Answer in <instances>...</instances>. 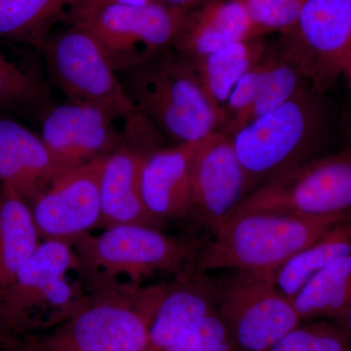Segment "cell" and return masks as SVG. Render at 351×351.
<instances>
[{"label": "cell", "instance_id": "6", "mask_svg": "<svg viewBox=\"0 0 351 351\" xmlns=\"http://www.w3.org/2000/svg\"><path fill=\"white\" fill-rule=\"evenodd\" d=\"M154 288L101 289L45 337L51 351H149Z\"/></svg>", "mask_w": 351, "mask_h": 351}, {"label": "cell", "instance_id": "24", "mask_svg": "<svg viewBox=\"0 0 351 351\" xmlns=\"http://www.w3.org/2000/svg\"><path fill=\"white\" fill-rule=\"evenodd\" d=\"M350 253L351 218L332 226L289 260L274 274V281L284 294L293 300L320 270Z\"/></svg>", "mask_w": 351, "mask_h": 351}, {"label": "cell", "instance_id": "11", "mask_svg": "<svg viewBox=\"0 0 351 351\" xmlns=\"http://www.w3.org/2000/svg\"><path fill=\"white\" fill-rule=\"evenodd\" d=\"M279 52L299 69L317 94L345 75L351 46V0H307L282 34Z\"/></svg>", "mask_w": 351, "mask_h": 351}, {"label": "cell", "instance_id": "19", "mask_svg": "<svg viewBox=\"0 0 351 351\" xmlns=\"http://www.w3.org/2000/svg\"><path fill=\"white\" fill-rule=\"evenodd\" d=\"M256 38L245 0H206L186 13L173 48L195 61L230 44Z\"/></svg>", "mask_w": 351, "mask_h": 351}, {"label": "cell", "instance_id": "4", "mask_svg": "<svg viewBox=\"0 0 351 351\" xmlns=\"http://www.w3.org/2000/svg\"><path fill=\"white\" fill-rule=\"evenodd\" d=\"M80 263L73 246L44 240L14 279L0 301V320L15 338L61 326L77 313L89 297L80 281L69 278Z\"/></svg>", "mask_w": 351, "mask_h": 351}, {"label": "cell", "instance_id": "34", "mask_svg": "<svg viewBox=\"0 0 351 351\" xmlns=\"http://www.w3.org/2000/svg\"><path fill=\"white\" fill-rule=\"evenodd\" d=\"M17 338L11 336L8 332L6 331L5 328L2 325L1 320H0V346L10 345L14 341H17Z\"/></svg>", "mask_w": 351, "mask_h": 351}, {"label": "cell", "instance_id": "28", "mask_svg": "<svg viewBox=\"0 0 351 351\" xmlns=\"http://www.w3.org/2000/svg\"><path fill=\"white\" fill-rule=\"evenodd\" d=\"M307 0H245L257 38L288 32L299 18Z\"/></svg>", "mask_w": 351, "mask_h": 351}, {"label": "cell", "instance_id": "25", "mask_svg": "<svg viewBox=\"0 0 351 351\" xmlns=\"http://www.w3.org/2000/svg\"><path fill=\"white\" fill-rule=\"evenodd\" d=\"M51 105L46 83L0 51V112L40 119Z\"/></svg>", "mask_w": 351, "mask_h": 351}, {"label": "cell", "instance_id": "5", "mask_svg": "<svg viewBox=\"0 0 351 351\" xmlns=\"http://www.w3.org/2000/svg\"><path fill=\"white\" fill-rule=\"evenodd\" d=\"M319 96L307 85L287 103L230 136L246 175L249 195L314 158L325 126Z\"/></svg>", "mask_w": 351, "mask_h": 351}, {"label": "cell", "instance_id": "2", "mask_svg": "<svg viewBox=\"0 0 351 351\" xmlns=\"http://www.w3.org/2000/svg\"><path fill=\"white\" fill-rule=\"evenodd\" d=\"M351 215L311 217L283 212L234 214L201 249L196 269L274 274Z\"/></svg>", "mask_w": 351, "mask_h": 351}, {"label": "cell", "instance_id": "21", "mask_svg": "<svg viewBox=\"0 0 351 351\" xmlns=\"http://www.w3.org/2000/svg\"><path fill=\"white\" fill-rule=\"evenodd\" d=\"M84 0H0V39L39 49L60 21L71 24Z\"/></svg>", "mask_w": 351, "mask_h": 351}, {"label": "cell", "instance_id": "13", "mask_svg": "<svg viewBox=\"0 0 351 351\" xmlns=\"http://www.w3.org/2000/svg\"><path fill=\"white\" fill-rule=\"evenodd\" d=\"M248 195L232 137L218 130L200 141L193 163V216L215 233Z\"/></svg>", "mask_w": 351, "mask_h": 351}, {"label": "cell", "instance_id": "30", "mask_svg": "<svg viewBox=\"0 0 351 351\" xmlns=\"http://www.w3.org/2000/svg\"><path fill=\"white\" fill-rule=\"evenodd\" d=\"M161 1V0H84L82 5L77 9L71 24L75 23L82 16L93 12L98 9L108 6H142L152 2Z\"/></svg>", "mask_w": 351, "mask_h": 351}, {"label": "cell", "instance_id": "20", "mask_svg": "<svg viewBox=\"0 0 351 351\" xmlns=\"http://www.w3.org/2000/svg\"><path fill=\"white\" fill-rule=\"evenodd\" d=\"M40 239L31 205L12 189L0 186V301Z\"/></svg>", "mask_w": 351, "mask_h": 351}, {"label": "cell", "instance_id": "29", "mask_svg": "<svg viewBox=\"0 0 351 351\" xmlns=\"http://www.w3.org/2000/svg\"><path fill=\"white\" fill-rule=\"evenodd\" d=\"M165 351H235L228 325L218 308L203 318Z\"/></svg>", "mask_w": 351, "mask_h": 351}, {"label": "cell", "instance_id": "35", "mask_svg": "<svg viewBox=\"0 0 351 351\" xmlns=\"http://www.w3.org/2000/svg\"><path fill=\"white\" fill-rule=\"evenodd\" d=\"M343 76H346V80H348V87H350V97H351V46H350V55H348V64H346L345 75H343Z\"/></svg>", "mask_w": 351, "mask_h": 351}, {"label": "cell", "instance_id": "17", "mask_svg": "<svg viewBox=\"0 0 351 351\" xmlns=\"http://www.w3.org/2000/svg\"><path fill=\"white\" fill-rule=\"evenodd\" d=\"M5 113L0 112V184L31 205L68 171L40 135Z\"/></svg>", "mask_w": 351, "mask_h": 351}, {"label": "cell", "instance_id": "32", "mask_svg": "<svg viewBox=\"0 0 351 351\" xmlns=\"http://www.w3.org/2000/svg\"><path fill=\"white\" fill-rule=\"evenodd\" d=\"M161 1L169 4L171 6H174L176 8L181 9L184 12H189V11L195 9L196 7L204 3L206 0H161Z\"/></svg>", "mask_w": 351, "mask_h": 351}, {"label": "cell", "instance_id": "27", "mask_svg": "<svg viewBox=\"0 0 351 351\" xmlns=\"http://www.w3.org/2000/svg\"><path fill=\"white\" fill-rule=\"evenodd\" d=\"M269 351H351L348 335L332 320L302 322Z\"/></svg>", "mask_w": 351, "mask_h": 351}, {"label": "cell", "instance_id": "14", "mask_svg": "<svg viewBox=\"0 0 351 351\" xmlns=\"http://www.w3.org/2000/svg\"><path fill=\"white\" fill-rule=\"evenodd\" d=\"M39 120L44 144L66 171L107 158L124 143L112 115L90 106L52 104Z\"/></svg>", "mask_w": 351, "mask_h": 351}, {"label": "cell", "instance_id": "7", "mask_svg": "<svg viewBox=\"0 0 351 351\" xmlns=\"http://www.w3.org/2000/svg\"><path fill=\"white\" fill-rule=\"evenodd\" d=\"M38 50L49 82L69 103L100 108L115 120L137 114L103 48L85 27L71 25L50 34Z\"/></svg>", "mask_w": 351, "mask_h": 351}, {"label": "cell", "instance_id": "36", "mask_svg": "<svg viewBox=\"0 0 351 351\" xmlns=\"http://www.w3.org/2000/svg\"><path fill=\"white\" fill-rule=\"evenodd\" d=\"M351 134V133H350Z\"/></svg>", "mask_w": 351, "mask_h": 351}, {"label": "cell", "instance_id": "26", "mask_svg": "<svg viewBox=\"0 0 351 351\" xmlns=\"http://www.w3.org/2000/svg\"><path fill=\"white\" fill-rule=\"evenodd\" d=\"M307 85L304 75L292 62L279 50H269V69L252 110L250 122L287 103Z\"/></svg>", "mask_w": 351, "mask_h": 351}, {"label": "cell", "instance_id": "18", "mask_svg": "<svg viewBox=\"0 0 351 351\" xmlns=\"http://www.w3.org/2000/svg\"><path fill=\"white\" fill-rule=\"evenodd\" d=\"M147 154L124 140L104 161L99 182L101 228L142 225L159 228L162 226L147 212L141 195L138 178Z\"/></svg>", "mask_w": 351, "mask_h": 351}, {"label": "cell", "instance_id": "9", "mask_svg": "<svg viewBox=\"0 0 351 351\" xmlns=\"http://www.w3.org/2000/svg\"><path fill=\"white\" fill-rule=\"evenodd\" d=\"M218 311L235 351H269L302 323L272 274L232 271L218 280Z\"/></svg>", "mask_w": 351, "mask_h": 351}, {"label": "cell", "instance_id": "22", "mask_svg": "<svg viewBox=\"0 0 351 351\" xmlns=\"http://www.w3.org/2000/svg\"><path fill=\"white\" fill-rule=\"evenodd\" d=\"M263 38L246 39L195 60L198 75L207 96L221 113L240 78L267 55Z\"/></svg>", "mask_w": 351, "mask_h": 351}, {"label": "cell", "instance_id": "12", "mask_svg": "<svg viewBox=\"0 0 351 351\" xmlns=\"http://www.w3.org/2000/svg\"><path fill=\"white\" fill-rule=\"evenodd\" d=\"M105 159L64 173L32 203L41 239L73 245L101 228L99 182Z\"/></svg>", "mask_w": 351, "mask_h": 351}, {"label": "cell", "instance_id": "33", "mask_svg": "<svg viewBox=\"0 0 351 351\" xmlns=\"http://www.w3.org/2000/svg\"><path fill=\"white\" fill-rule=\"evenodd\" d=\"M338 323L339 326L343 328V331L348 335V339H350L351 343V308L343 316L339 318V320L335 321Z\"/></svg>", "mask_w": 351, "mask_h": 351}, {"label": "cell", "instance_id": "1", "mask_svg": "<svg viewBox=\"0 0 351 351\" xmlns=\"http://www.w3.org/2000/svg\"><path fill=\"white\" fill-rule=\"evenodd\" d=\"M136 110L177 144L197 143L221 130L195 62L172 49L117 73Z\"/></svg>", "mask_w": 351, "mask_h": 351}, {"label": "cell", "instance_id": "10", "mask_svg": "<svg viewBox=\"0 0 351 351\" xmlns=\"http://www.w3.org/2000/svg\"><path fill=\"white\" fill-rule=\"evenodd\" d=\"M186 13L163 1L142 6H108L71 25L93 34L117 73L172 49Z\"/></svg>", "mask_w": 351, "mask_h": 351}, {"label": "cell", "instance_id": "31", "mask_svg": "<svg viewBox=\"0 0 351 351\" xmlns=\"http://www.w3.org/2000/svg\"><path fill=\"white\" fill-rule=\"evenodd\" d=\"M0 351H51L45 338L32 336L14 341L10 345L0 346Z\"/></svg>", "mask_w": 351, "mask_h": 351}, {"label": "cell", "instance_id": "23", "mask_svg": "<svg viewBox=\"0 0 351 351\" xmlns=\"http://www.w3.org/2000/svg\"><path fill=\"white\" fill-rule=\"evenodd\" d=\"M293 302L302 322L343 317L351 308V253L320 270Z\"/></svg>", "mask_w": 351, "mask_h": 351}, {"label": "cell", "instance_id": "3", "mask_svg": "<svg viewBox=\"0 0 351 351\" xmlns=\"http://www.w3.org/2000/svg\"><path fill=\"white\" fill-rule=\"evenodd\" d=\"M80 274L95 290L121 289L122 279L131 290L157 274H182L196 269L201 249L193 242L168 237L159 228L122 225L101 234L85 235L73 245Z\"/></svg>", "mask_w": 351, "mask_h": 351}, {"label": "cell", "instance_id": "15", "mask_svg": "<svg viewBox=\"0 0 351 351\" xmlns=\"http://www.w3.org/2000/svg\"><path fill=\"white\" fill-rule=\"evenodd\" d=\"M218 308V282L197 269L159 284L151 323L149 350L165 351Z\"/></svg>", "mask_w": 351, "mask_h": 351}, {"label": "cell", "instance_id": "16", "mask_svg": "<svg viewBox=\"0 0 351 351\" xmlns=\"http://www.w3.org/2000/svg\"><path fill=\"white\" fill-rule=\"evenodd\" d=\"M198 144L158 147L143 161L141 195L147 212L162 225L167 219L193 216V163Z\"/></svg>", "mask_w": 351, "mask_h": 351}, {"label": "cell", "instance_id": "8", "mask_svg": "<svg viewBox=\"0 0 351 351\" xmlns=\"http://www.w3.org/2000/svg\"><path fill=\"white\" fill-rule=\"evenodd\" d=\"M258 211L351 215V149L314 157L277 176L252 191L233 215Z\"/></svg>", "mask_w": 351, "mask_h": 351}]
</instances>
